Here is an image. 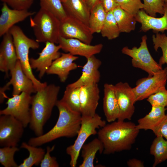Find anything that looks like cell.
I'll return each instance as SVG.
<instances>
[{
    "instance_id": "cell-5",
    "label": "cell",
    "mask_w": 167,
    "mask_h": 167,
    "mask_svg": "<svg viewBox=\"0 0 167 167\" xmlns=\"http://www.w3.org/2000/svg\"><path fill=\"white\" fill-rule=\"evenodd\" d=\"M30 22L37 42L58 44L60 20L53 14L40 8Z\"/></svg>"
},
{
    "instance_id": "cell-37",
    "label": "cell",
    "mask_w": 167,
    "mask_h": 167,
    "mask_svg": "<svg viewBox=\"0 0 167 167\" xmlns=\"http://www.w3.org/2000/svg\"><path fill=\"white\" fill-rule=\"evenodd\" d=\"M147 101L152 106L165 107L167 106V90L165 87L151 95Z\"/></svg>"
},
{
    "instance_id": "cell-4",
    "label": "cell",
    "mask_w": 167,
    "mask_h": 167,
    "mask_svg": "<svg viewBox=\"0 0 167 167\" xmlns=\"http://www.w3.org/2000/svg\"><path fill=\"white\" fill-rule=\"evenodd\" d=\"M9 32L12 36L18 59L19 61L25 74L32 80L37 91L46 86V82L41 83L34 75L29 58L30 49H36L40 46L36 40L29 38L19 26L14 25Z\"/></svg>"
},
{
    "instance_id": "cell-32",
    "label": "cell",
    "mask_w": 167,
    "mask_h": 167,
    "mask_svg": "<svg viewBox=\"0 0 167 167\" xmlns=\"http://www.w3.org/2000/svg\"><path fill=\"white\" fill-rule=\"evenodd\" d=\"M41 8L53 14L60 20L67 16L61 0H39Z\"/></svg>"
},
{
    "instance_id": "cell-26",
    "label": "cell",
    "mask_w": 167,
    "mask_h": 167,
    "mask_svg": "<svg viewBox=\"0 0 167 167\" xmlns=\"http://www.w3.org/2000/svg\"><path fill=\"white\" fill-rule=\"evenodd\" d=\"M112 12L121 32L129 33L135 30L137 21L134 16L119 6Z\"/></svg>"
},
{
    "instance_id": "cell-43",
    "label": "cell",
    "mask_w": 167,
    "mask_h": 167,
    "mask_svg": "<svg viewBox=\"0 0 167 167\" xmlns=\"http://www.w3.org/2000/svg\"><path fill=\"white\" fill-rule=\"evenodd\" d=\"M85 1L91 10L96 5L101 2L102 0H85Z\"/></svg>"
},
{
    "instance_id": "cell-44",
    "label": "cell",
    "mask_w": 167,
    "mask_h": 167,
    "mask_svg": "<svg viewBox=\"0 0 167 167\" xmlns=\"http://www.w3.org/2000/svg\"><path fill=\"white\" fill-rule=\"evenodd\" d=\"M165 3L167 4V0H164Z\"/></svg>"
},
{
    "instance_id": "cell-39",
    "label": "cell",
    "mask_w": 167,
    "mask_h": 167,
    "mask_svg": "<svg viewBox=\"0 0 167 167\" xmlns=\"http://www.w3.org/2000/svg\"><path fill=\"white\" fill-rule=\"evenodd\" d=\"M6 3L12 9L19 10H27L30 7L34 0H1Z\"/></svg>"
},
{
    "instance_id": "cell-45",
    "label": "cell",
    "mask_w": 167,
    "mask_h": 167,
    "mask_svg": "<svg viewBox=\"0 0 167 167\" xmlns=\"http://www.w3.org/2000/svg\"><path fill=\"white\" fill-rule=\"evenodd\" d=\"M62 2H63L65 0H61Z\"/></svg>"
},
{
    "instance_id": "cell-24",
    "label": "cell",
    "mask_w": 167,
    "mask_h": 167,
    "mask_svg": "<svg viewBox=\"0 0 167 167\" xmlns=\"http://www.w3.org/2000/svg\"><path fill=\"white\" fill-rule=\"evenodd\" d=\"M165 107L152 106L151 110L144 117L138 120L136 127L139 130L152 131L158 124L165 115Z\"/></svg>"
},
{
    "instance_id": "cell-18",
    "label": "cell",
    "mask_w": 167,
    "mask_h": 167,
    "mask_svg": "<svg viewBox=\"0 0 167 167\" xmlns=\"http://www.w3.org/2000/svg\"><path fill=\"white\" fill-rule=\"evenodd\" d=\"M86 63L84 66L81 75L75 81L67 86L72 88L98 84L101 78V74L99 69L102 62L95 55L87 59Z\"/></svg>"
},
{
    "instance_id": "cell-42",
    "label": "cell",
    "mask_w": 167,
    "mask_h": 167,
    "mask_svg": "<svg viewBox=\"0 0 167 167\" xmlns=\"http://www.w3.org/2000/svg\"><path fill=\"white\" fill-rule=\"evenodd\" d=\"M127 164L129 167H144L143 162L140 160L135 158H132L129 160Z\"/></svg>"
},
{
    "instance_id": "cell-12",
    "label": "cell",
    "mask_w": 167,
    "mask_h": 167,
    "mask_svg": "<svg viewBox=\"0 0 167 167\" xmlns=\"http://www.w3.org/2000/svg\"><path fill=\"white\" fill-rule=\"evenodd\" d=\"M114 88L119 109L118 120H130L135 112L136 102L132 88L128 83L120 82L114 85Z\"/></svg>"
},
{
    "instance_id": "cell-6",
    "label": "cell",
    "mask_w": 167,
    "mask_h": 167,
    "mask_svg": "<svg viewBox=\"0 0 167 167\" xmlns=\"http://www.w3.org/2000/svg\"><path fill=\"white\" fill-rule=\"evenodd\" d=\"M106 125V121L96 113L93 116H82L81 126L74 144L68 147L66 153L70 157V165L75 167L82 148L88 138L97 133L96 129L102 128Z\"/></svg>"
},
{
    "instance_id": "cell-33",
    "label": "cell",
    "mask_w": 167,
    "mask_h": 167,
    "mask_svg": "<svg viewBox=\"0 0 167 167\" xmlns=\"http://www.w3.org/2000/svg\"><path fill=\"white\" fill-rule=\"evenodd\" d=\"M17 146H6L0 148V163L4 167H18L14 156L15 153L19 151Z\"/></svg>"
},
{
    "instance_id": "cell-36",
    "label": "cell",
    "mask_w": 167,
    "mask_h": 167,
    "mask_svg": "<svg viewBox=\"0 0 167 167\" xmlns=\"http://www.w3.org/2000/svg\"><path fill=\"white\" fill-rule=\"evenodd\" d=\"M116 1L122 9L135 17L139 10L143 8V4L141 0Z\"/></svg>"
},
{
    "instance_id": "cell-3",
    "label": "cell",
    "mask_w": 167,
    "mask_h": 167,
    "mask_svg": "<svg viewBox=\"0 0 167 167\" xmlns=\"http://www.w3.org/2000/svg\"><path fill=\"white\" fill-rule=\"evenodd\" d=\"M60 87L54 84L47 85L32 96L30 129L36 136L43 134L44 126L56 106Z\"/></svg>"
},
{
    "instance_id": "cell-19",
    "label": "cell",
    "mask_w": 167,
    "mask_h": 167,
    "mask_svg": "<svg viewBox=\"0 0 167 167\" xmlns=\"http://www.w3.org/2000/svg\"><path fill=\"white\" fill-rule=\"evenodd\" d=\"M0 16V36L8 32L16 24L23 21L28 17L35 14L27 10H19L11 9L6 3H3Z\"/></svg>"
},
{
    "instance_id": "cell-9",
    "label": "cell",
    "mask_w": 167,
    "mask_h": 167,
    "mask_svg": "<svg viewBox=\"0 0 167 167\" xmlns=\"http://www.w3.org/2000/svg\"><path fill=\"white\" fill-rule=\"evenodd\" d=\"M167 80L166 67L152 75L139 79L136 83V86L132 88L136 102L147 98L165 87Z\"/></svg>"
},
{
    "instance_id": "cell-27",
    "label": "cell",
    "mask_w": 167,
    "mask_h": 167,
    "mask_svg": "<svg viewBox=\"0 0 167 167\" xmlns=\"http://www.w3.org/2000/svg\"><path fill=\"white\" fill-rule=\"evenodd\" d=\"M106 15L107 13L101 2L96 5L90 10L89 27L93 34L100 33L105 22Z\"/></svg>"
},
{
    "instance_id": "cell-29",
    "label": "cell",
    "mask_w": 167,
    "mask_h": 167,
    "mask_svg": "<svg viewBox=\"0 0 167 167\" xmlns=\"http://www.w3.org/2000/svg\"><path fill=\"white\" fill-rule=\"evenodd\" d=\"M150 152L154 157L153 167L167 160V140L162 136H156L150 146Z\"/></svg>"
},
{
    "instance_id": "cell-20",
    "label": "cell",
    "mask_w": 167,
    "mask_h": 167,
    "mask_svg": "<svg viewBox=\"0 0 167 167\" xmlns=\"http://www.w3.org/2000/svg\"><path fill=\"white\" fill-rule=\"evenodd\" d=\"M78 58L77 56L73 55L69 53H61V56L53 62L46 73L57 75L60 81L64 82L70 72L78 67L74 62Z\"/></svg>"
},
{
    "instance_id": "cell-34",
    "label": "cell",
    "mask_w": 167,
    "mask_h": 167,
    "mask_svg": "<svg viewBox=\"0 0 167 167\" xmlns=\"http://www.w3.org/2000/svg\"><path fill=\"white\" fill-rule=\"evenodd\" d=\"M152 40L156 51L159 48L161 49L162 55L159 59V64L162 66L166 63L167 71V36L165 34L157 33L156 35H153Z\"/></svg>"
},
{
    "instance_id": "cell-10",
    "label": "cell",
    "mask_w": 167,
    "mask_h": 167,
    "mask_svg": "<svg viewBox=\"0 0 167 167\" xmlns=\"http://www.w3.org/2000/svg\"><path fill=\"white\" fill-rule=\"evenodd\" d=\"M22 123L8 115L0 116V146H17L24 132Z\"/></svg>"
},
{
    "instance_id": "cell-28",
    "label": "cell",
    "mask_w": 167,
    "mask_h": 167,
    "mask_svg": "<svg viewBox=\"0 0 167 167\" xmlns=\"http://www.w3.org/2000/svg\"><path fill=\"white\" fill-rule=\"evenodd\" d=\"M20 148L27 149L29 154L18 167H32L33 165L40 164L45 153L44 149L31 145L24 142L22 143Z\"/></svg>"
},
{
    "instance_id": "cell-41",
    "label": "cell",
    "mask_w": 167,
    "mask_h": 167,
    "mask_svg": "<svg viewBox=\"0 0 167 167\" xmlns=\"http://www.w3.org/2000/svg\"><path fill=\"white\" fill-rule=\"evenodd\" d=\"M101 2L106 13L112 11L117 7L120 6L116 0H102Z\"/></svg>"
},
{
    "instance_id": "cell-14",
    "label": "cell",
    "mask_w": 167,
    "mask_h": 167,
    "mask_svg": "<svg viewBox=\"0 0 167 167\" xmlns=\"http://www.w3.org/2000/svg\"><path fill=\"white\" fill-rule=\"evenodd\" d=\"M45 46L41 52L39 53V56L35 59L29 58L32 69H36L39 72L40 79H41L51 65L53 62L58 58L61 53L59 52L61 49L60 45H56L50 42H46Z\"/></svg>"
},
{
    "instance_id": "cell-11",
    "label": "cell",
    "mask_w": 167,
    "mask_h": 167,
    "mask_svg": "<svg viewBox=\"0 0 167 167\" xmlns=\"http://www.w3.org/2000/svg\"><path fill=\"white\" fill-rule=\"evenodd\" d=\"M60 34L64 38L77 39L88 44H91L93 38L88 25L68 15L60 20Z\"/></svg>"
},
{
    "instance_id": "cell-8",
    "label": "cell",
    "mask_w": 167,
    "mask_h": 167,
    "mask_svg": "<svg viewBox=\"0 0 167 167\" xmlns=\"http://www.w3.org/2000/svg\"><path fill=\"white\" fill-rule=\"evenodd\" d=\"M31 94L23 92L12 97L6 96L7 107L0 111V115H11L21 122L25 128L29 124L31 119L30 106Z\"/></svg>"
},
{
    "instance_id": "cell-21",
    "label": "cell",
    "mask_w": 167,
    "mask_h": 167,
    "mask_svg": "<svg viewBox=\"0 0 167 167\" xmlns=\"http://www.w3.org/2000/svg\"><path fill=\"white\" fill-rule=\"evenodd\" d=\"M164 10L163 15L158 18L150 16L143 9L139 10L135 17L136 21L141 24V31L146 32L152 29L156 33L167 31V4L166 3Z\"/></svg>"
},
{
    "instance_id": "cell-38",
    "label": "cell",
    "mask_w": 167,
    "mask_h": 167,
    "mask_svg": "<svg viewBox=\"0 0 167 167\" xmlns=\"http://www.w3.org/2000/svg\"><path fill=\"white\" fill-rule=\"evenodd\" d=\"M55 146L51 147L48 146L46 147V152L42 160L40 166L41 167H58L59 165L57 161L56 158L54 156H52L50 153L54 149Z\"/></svg>"
},
{
    "instance_id": "cell-2",
    "label": "cell",
    "mask_w": 167,
    "mask_h": 167,
    "mask_svg": "<svg viewBox=\"0 0 167 167\" xmlns=\"http://www.w3.org/2000/svg\"><path fill=\"white\" fill-rule=\"evenodd\" d=\"M56 106L59 114L55 125L46 133L30 138L28 144L38 147L60 137L77 135L81 126V114L72 110L60 100H58Z\"/></svg>"
},
{
    "instance_id": "cell-35",
    "label": "cell",
    "mask_w": 167,
    "mask_h": 167,
    "mask_svg": "<svg viewBox=\"0 0 167 167\" xmlns=\"http://www.w3.org/2000/svg\"><path fill=\"white\" fill-rule=\"evenodd\" d=\"M143 10L149 15L156 17V14L162 15L164 13V0H143Z\"/></svg>"
},
{
    "instance_id": "cell-23",
    "label": "cell",
    "mask_w": 167,
    "mask_h": 167,
    "mask_svg": "<svg viewBox=\"0 0 167 167\" xmlns=\"http://www.w3.org/2000/svg\"><path fill=\"white\" fill-rule=\"evenodd\" d=\"M62 3L67 15L75 18L89 27L90 10L85 0H65Z\"/></svg>"
},
{
    "instance_id": "cell-16",
    "label": "cell",
    "mask_w": 167,
    "mask_h": 167,
    "mask_svg": "<svg viewBox=\"0 0 167 167\" xmlns=\"http://www.w3.org/2000/svg\"><path fill=\"white\" fill-rule=\"evenodd\" d=\"M100 99V89L98 84H93L80 87V101L82 116H93Z\"/></svg>"
},
{
    "instance_id": "cell-40",
    "label": "cell",
    "mask_w": 167,
    "mask_h": 167,
    "mask_svg": "<svg viewBox=\"0 0 167 167\" xmlns=\"http://www.w3.org/2000/svg\"><path fill=\"white\" fill-rule=\"evenodd\" d=\"M152 131L156 136H162L167 140V114Z\"/></svg>"
},
{
    "instance_id": "cell-31",
    "label": "cell",
    "mask_w": 167,
    "mask_h": 167,
    "mask_svg": "<svg viewBox=\"0 0 167 167\" xmlns=\"http://www.w3.org/2000/svg\"><path fill=\"white\" fill-rule=\"evenodd\" d=\"M120 32L112 11L107 13L105 20L100 32L102 36L111 40L118 37Z\"/></svg>"
},
{
    "instance_id": "cell-22",
    "label": "cell",
    "mask_w": 167,
    "mask_h": 167,
    "mask_svg": "<svg viewBox=\"0 0 167 167\" xmlns=\"http://www.w3.org/2000/svg\"><path fill=\"white\" fill-rule=\"evenodd\" d=\"M103 109L106 120L109 122L118 119L119 109L116 96L114 85L105 83L104 86Z\"/></svg>"
},
{
    "instance_id": "cell-1",
    "label": "cell",
    "mask_w": 167,
    "mask_h": 167,
    "mask_svg": "<svg viewBox=\"0 0 167 167\" xmlns=\"http://www.w3.org/2000/svg\"><path fill=\"white\" fill-rule=\"evenodd\" d=\"M136 125L131 122L117 120L101 128L97 135L104 146L103 153L109 154L130 149L140 130Z\"/></svg>"
},
{
    "instance_id": "cell-13",
    "label": "cell",
    "mask_w": 167,
    "mask_h": 167,
    "mask_svg": "<svg viewBox=\"0 0 167 167\" xmlns=\"http://www.w3.org/2000/svg\"><path fill=\"white\" fill-rule=\"evenodd\" d=\"M11 78L8 83L0 88V93L4 94L6 91L13 86L12 96L19 95L23 92L30 94L37 92L32 80L25 74L20 63L18 60L15 67L10 71Z\"/></svg>"
},
{
    "instance_id": "cell-25",
    "label": "cell",
    "mask_w": 167,
    "mask_h": 167,
    "mask_svg": "<svg viewBox=\"0 0 167 167\" xmlns=\"http://www.w3.org/2000/svg\"><path fill=\"white\" fill-rule=\"evenodd\" d=\"M103 144L98 138L94 139L88 143L84 144L81 148L83 162L79 167H94V161L97 152H103Z\"/></svg>"
},
{
    "instance_id": "cell-15",
    "label": "cell",
    "mask_w": 167,
    "mask_h": 167,
    "mask_svg": "<svg viewBox=\"0 0 167 167\" xmlns=\"http://www.w3.org/2000/svg\"><path fill=\"white\" fill-rule=\"evenodd\" d=\"M58 44L65 52L74 56L84 57L86 59L101 51L103 45L99 44L91 45L73 38H66L60 36Z\"/></svg>"
},
{
    "instance_id": "cell-7",
    "label": "cell",
    "mask_w": 167,
    "mask_h": 167,
    "mask_svg": "<svg viewBox=\"0 0 167 167\" xmlns=\"http://www.w3.org/2000/svg\"><path fill=\"white\" fill-rule=\"evenodd\" d=\"M147 36H143L139 48L134 46L129 49L127 46L122 49V54L131 57L132 66L140 69L147 72L148 76H152L162 69V66L153 58L148 49L147 44Z\"/></svg>"
},
{
    "instance_id": "cell-17",
    "label": "cell",
    "mask_w": 167,
    "mask_h": 167,
    "mask_svg": "<svg viewBox=\"0 0 167 167\" xmlns=\"http://www.w3.org/2000/svg\"><path fill=\"white\" fill-rule=\"evenodd\" d=\"M3 36L0 46V70L5 73L6 77L18 59L12 36L8 31Z\"/></svg>"
},
{
    "instance_id": "cell-30",
    "label": "cell",
    "mask_w": 167,
    "mask_h": 167,
    "mask_svg": "<svg viewBox=\"0 0 167 167\" xmlns=\"http://www.w3.org/2000/svg\"><path fill=\"white\" fill-rule=\"evenodd\" d=\"M80 88H72L67 86L60 101L72 110L80 113Z\"/></svg>"
}]
</instances>
